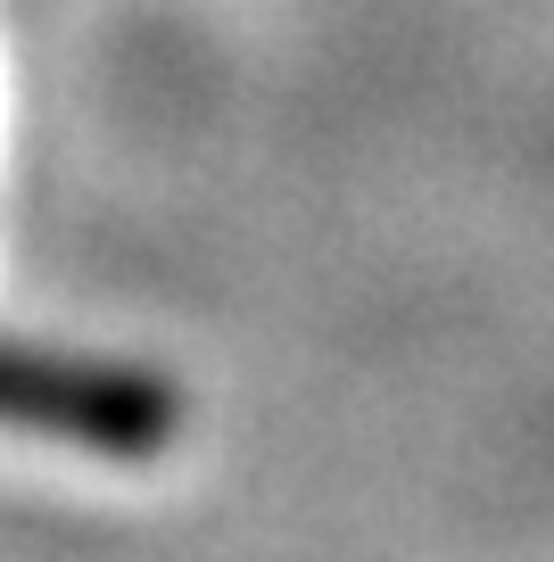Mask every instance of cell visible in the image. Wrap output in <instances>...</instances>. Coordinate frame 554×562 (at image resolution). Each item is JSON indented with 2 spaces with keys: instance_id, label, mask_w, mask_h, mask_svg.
Returning a JSON list of instances; mask_svg holds the SVG:
<instances>
[{
  "instance_id": "obj_1",
  "label": "cell",
  "mask_w": 554,
  "mask_h": 562,
  "mask_svg": "<svg viewBox=\"0 0 554 562\" xmlns=\"http://www.w3.org/2000/svg\"><path fill=\"white\" fill-rule=\"evenodd\" d=\"M0 430L84 447L108 463H149L182 430V389L149 364H124V356L0 339Z\"/></svg>"
}]
</instances>
